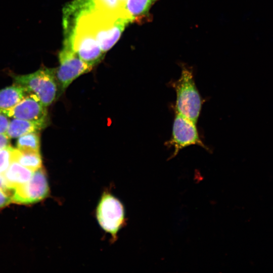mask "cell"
Listing matches in <instances>:
<instances>
[{
  "label": "cell",
  "instance_id": "obj_1",
  "mask_svg": "<svg viewBox=\"0 0 273 273\" xmlns=\"http://www.w3.org/2000/svg\"><path fill=\"white\" fill-rule=\"evenodd\" d=\"M77 20L92 31L104 53L114 45L130 23L117 14L96 8L81 14Z\"/></svg>",
  "mask_w": 273,
  "mask_h": 273
},
{
  "label": "cell",
  "instance_id": "obj_2",
  "mask_svg": "<svg viewBox=\"0 0 273 273\" xmlns=\"http://www.w3.org/2000/svg\"><path fill=\"white\" fill-rule=\"evenodd\" d=\"M170 84L176 93L175 112L196 124L203 101L196 85L192 70L183 66L180 77Z\"/></svg>",
  "mask_w": 273,
  "mask_h": 273
},
{
  "label": "cell",
  "instance_id": "obj_3",
  "mask_svg": "<svg viewBox=\"0 0 273 273\" xmlns=\"http://www.w3.org/2000/svg\"><path fill=\"white\" fill-rule=\"evenodd\" d=\"M15 84L25 88L34 95L46 107L60 96L55 68L42 67L25 75H12Z\"/></svg>",
  "mask_w": 273,
  "mask_h": 273
},
{
  "label": "cell",
  "instance_id": "obj_4",
  "mask_svg": "<svg viewBox=\"0 0 273 273\" xmlns=\"http://www.w3.org/2000/svg\"><path fill=\"white\" fill-rule=\"evenodd\" d=\"M65 46L68 47L85 63L93 67L104 56L95 36L81 21L77 20L65 34Z\"/></svg>",
  "mask_w": 273,
  "mask_h": 273
},
{
  "label": "cell",
  "instance_id": "obj_5",
  "mask_svg": "<svg viewBox=\"0 0 273 273\" xmlns=\"http://www.w3.org/2000/svg\"><path fill=\"white\" fill-rule=\"evenodd\" d=\"M95 216L101 228L109 234L113 242L125 224V211L122 202L109 191L102 194L95 210Z\"/></svg>",
  "mask_w": 273,
  "mask_h": 273
},
{
  "label": "cell",
  "instance_id": "obj_6",
  "mask_svg": "<svg viewBox=\"0 0 273 273\" xmlns=\"http://www.w3.org/2000/svg\"><path fill=\"white\" fill-rule=\"evenodd\" d=\"M59 66L55 68L60 95L80 75L93 67L83 62L69 47L64 46L59 54Z\"/></svg>",
  "mask_w": 273,
  "mask_h": 273
},
{
  "label": "cell",
  "instance_id": "obj_7",
  "mask_svg": "<svg viewBox=\"0 0 273 273\" xmlns=\"http://www.w3.org/2000/svg\"><path fill=\"white\" fill-rule=\"evenodd\" d=\"M50 193L47 175L43 168L34 171L30 179L11 191L12 203L31 204L46 198Z\"/></svg>",
  "mask_w": 273,
  "mask_h": 273
},
{
  "label": "cell",
  "instance_id": "obj_8",
  "mask_svg": "<svg viewBox=\"0 0 273 273\" xmlns=\"http://www.w3.org/2000/svg\"><path fill=\"white\" fill-rule=\"evenodd\" d=\"M195 123L175 112L172 134L166 145L174 148L170 159L174 157L182 149L191 145H197L209 151L201 140Z\"/></svg>",
  "mask_w": 273,
  "mask_h": 273
},
{
  "label": "cell",
  "instance_id": "obj_9",
  "mask_svg": "<svg viewBox=\"0 0 273 273\" xmlns=\"http://www.w3.org/2000/svg\"><path fill=\"white\" fill-rule=\"evenodd\" d=\"M8 117L49 123L47 107L29 93L6 114Z\"/></svg>",
  "mask_w": 273,
  "mask_h": 273
},
{
  "label": "cell",
  "instance_id": "obj_10",
  "mask_svg": "<svg viewBox=\"0 0 273 273\" xmlns=\"http://www.w3.org/2000/svg\"><path fill=\"white\" fill-rule=\"evenodd\" d=\"M28 94L25 88L16 84L1 89L0 114L5 115Z\"/></svg>",
  "mask_w": 273,
  "mask_h": 273
},
{
  "label": "cell",
  "instance_id": "obj_11",
  "mask_svg": "<svg viewBox=\"0 0 273 273\" xmlns=\"http://www.w3.org/2000/svg\"><path fill=\"white\" fill-rule=\"evenodd\" d=\"M48 124V123L46 122L13 118L10 121L6 134L10 139L18 138L26 133L39 132Z\"/></svg>",
  "mask_w": 273,
  "mask_h": 273
},
{
  "label": "cell",
  "instance_id": "obj_12",
  "mask_svg": "<svg viewBox=\"0 0 273 273\" xmlns=\"http://www.w3.org/2000/svg\"><path fill=\"white\" fill-rule=\"evenodd\" d=\"M158 0H126L123 9L131 22H142L149 19V10Z\"/></svg>",
  "mask_w": 273,
  "mask_h": 273
},
{
  "label": "cell",
  "instance_id": "obj_13",
  "mask_svg": "<svg viewBox=\"0 0 273 273\" xmlns=\"http://www.w3.org/2000/svg\"><path fill=\"white\" fill-rule=\"evenodd\" d=\"M33 173V171L13 161L3 175L12 191L13 189L28 181Z\"/></svg>",
  "mask_w": 273,
  "mask_h": 273
},
{
  "label": "cell",
  "instance_id": "obj_14",
  "mask_svg": "<svg viewBox=\"0 0 273 273\" xmlns=\"http://www.w3.org/2000/svg\"><path fill=\"white\" fill-rule=\"evenodd\" d=\"M12 159L13 161H16L33 171L42 167L40 152L21 151L14 148Z\"/></svg>",
  "mask_w": 273,
  "mask_h": 273
},
{
  "label": "cell",
  "instance_id": "obj_15",
  "mask_svg": "<svg viewBox=\"0 0 273 273\" xmlns=\"http://www.w3.org/2000/svg\"><path fill=\"white\" fill-rule=\"evenodd\" d=\"M40 145L39 133L33 132L18 137L16 148L21 151L40 152Z\"/></svg>",
  "mask_w": 273,
  "mask_h": 273
},
{
  "label": "cell",
  "instance_id": "obj_16",
  "mask_svg": "<svg viewBox=\"0 0 273 273\" xmlns=\"http://www.w3.org/2000/svg\"><path fill=\"white\" fill-rule=\"evenodd\" d=\"M13 149L10 145L0 150V174H3L12 162Z\"/></svg>",
  "mask_w": 273,
  "mask_h": 273
},
{
  "label": "cell",
  "instance_id": "obj_17",
  "mask_svg": "<svg viewBox=\"0 0 273 273\" xmlns=\"http://www.w3.org/2000/svg\"><path fill=\"white\" fill-rule=\"evenodd\" d=\"M12 203V197L9 193L0 190V209Z\"/></svg>",
  "mask_w": 273,
  "mask_h": 273
},
{
  "label": "cell",
  "instance_id": "obj_18",
  "mask_svg": "<svg viewBox=\"0 0 273 273\" xmlns=\"http://www.w3.org/2000/svg\"><path fill=\"white\" fill-rule=\"evenodd\" d=\"M10 120L6 115L0 114V134H6Z\"/></svg>",
  "mask_w": 273,
  "mask_h": 273
},
{
  "label": "cell",
  "instance_id": "obj_19",
  "mask_svg": "<svg viewBox=\"0 0 273 273\" xmlns=\"http://www.w3.org/2000/svg\"><path fill=\"white\" fill-rule=\"evenodd\" d=\"M10 139L6 134H0V150L10 145Z\"/></svg>",
  "mask_w": 273,
  "mask_h": 273
},
{
  "label": "cell",
  "instance_id": "obj_20",
  "mask_svg": "<svg viewBox=\"0 0 273 273\" xmlns=\"http://www.w3.org/2000/svg\"><path fill=\"white\" fill-rule=\"evenodd\" d=\"M126 0H119V1L120 2V3H121V4L123 6V5L125 3V2L126 1Z\"/></svg>",
  "mask_w": 273,
  "mask_h": 273
}]
</instances>
